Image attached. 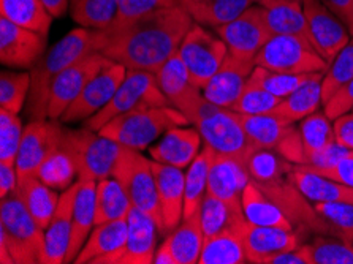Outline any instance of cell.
<instances>
[{
	"instance_id": "1",
	"label": "cell",
	"mask_w": 353,
	"mask_h": 264,
	"mask_svg": "<svg viewBox=\"0 0 353 264\" xmlns=\"http://www.w3.org/2000/svg\"><path fill=\"white\" fill-rule=\"evenodd\" d=\"M194 19L184 8L163 7L114 30L105 32L101 52L127 70L156 73L179 51Z\"/></svg>"
},
{
	"instance_id": "2",
	"label": "cell",
	"mask_w": 353,
	"mask_h": 264,
	"mask_svg": "<svg viewBox=\"0 0 353 264\" xmlns=\"http://www.w3.org/2000/svg\"><path fill=\"white\" fill-rule=\"evenodd\" d=\"M245 166L249 170L250 181L281 207L304 239L311 234L331 236L328 225L293 181L295 165L274 150L259 148L245 160Z\"/></svg>"
},
{
	"instance_id": "3",
	"label": "cell",
	"mask_w": 353,
	"mask_h": 264,
	"mask_svg": "<svg viewBox=\"0 0 353 264\" xmlns=\"http://www.w3.org/2000/svg\"><path fill=\"white\" fill-rule=\"evenodd\" d=\"M105 32L79 27L59 40L39 62L30 68V92L28 99V117L30 121L48 119L51 85L59 73L81 59L101 52Z\"/></svg>"
},
{
	"instance_id": "4",
	"label": "cell",
	"mask_w": 353,
	"mask_h": 264,
	"mask_svg": "<svg viewBox=\"0 0 353 264\" xmlns=\"http://www.w3.org/2000/svg\"><path fill=\"white\" fill-rule=\"evenodd\" d=\"M185 117L200 132L203 143L217 154L232 155L245 163L250 154L259 149L245 132L241 114L211 103L203 94L185 112Z\"/></svg>"
},
{
	"instance_id": "5",
	"label": "cell",
	"mask_w": 353,
	"mask_h": 264,
	"mask_svg": "<svg viewBox=\"0 0 353 264\" xmlns=\"http://www.w3.org/2000/svg\"><path fill=\"white\" fill-rule=\"evenodd\" d=\"M0 245L7 247L14 264L45 261V230L32 217L18 190L0 201Z\"/></svg>"
},
{
	"instance_id": "6",
	"label": "cell",
	"mask_w": 353,
	"mask_h": 264,
	"mask_svg": "<svg viewBox=\"0 0 353 264\" xmlns=\"http://www.w3.org/2000/svg\"><path fill=\"white\" fill-rule=\"evenodd\" d=\"M189 123V119L174 106H148L114 117L99 133L124 148L144 150L170 128Z\"/></svg>"
},
{
	"instance_id": "7",
	"label": "cell",
	"mask_w": 353,
	"mask_h": 264,
	"mask_svg": "<svg viewBox=\"0 0 353 264\" xmlns=\"http://www.w3.org/2000/svg\"><path fill=\"white\" fill-rule=\"evenodd\" d=\"M62 143L77 163L78 181L99 182L110 177L122 149L121 144L88 127L79 130L63 127Z\"/></svg>"
},
{
	"instance_id": "8",
	"label": "cell",
	"mask_w": 353,
	"mask_h": 264,
	"mask_svg": "<svg viewBox=\"0 0 353 264\" xmlns=\"http://www.w3.org/2000/svg\"><path fill=\"white\" fill-rule=\"evenodd\" d=\"M170 101L162 89L159 88L156 73L143 72V70H127V74L119 89L108 105L97 114L89 117L84 127L94 132H100L106 123L114 117L125 114L128 111L140 110L148 106H167Z\"/></svg>"
},
{
	"instance_id": "9",
	"label": "cell",
	"mask_w": 353,
	"mask_h": 264,
	"mask_svg": "<svg viewBox=\"0 0 353 264\" xmlns=\"http://www.w3.org/2000/svg\"><path fill=\"white\" fill-rule=\"evenodd\" d=\"M114 179L127 192L132 204L141 209L156 220L160 234L163 236L162 215H160L156 176H154L152 160H148L140 150L128 149L122 145L119 157L113 168Z\"/></svg>"
},
{
	"instance_id": "10",
	"label": "cell",
	"mask_w": 353,
	"mask_h": 264,
	"mask_svg": "<svg viewBox=\"0 0 353 264\" xmlns=\"http://www.w3.org/2000/svg\"><path fill=\"white\" fill-rule=\"evenodd\" d=\"M255 65L282 73H322L328 68L304 35H272L256 56Z\"/></svg>"
},
{
	"instance_id": "11",
	"label": "cell",
	"mask_w": 353,
	"mask_h": 264,
	"mask_svg": "<svg viewBox=\"0 0 353 264\" xmlns=\"http://www.w3.org/2000/svg\"><path fill=\"white\" fill-rule=\"evenodd\" d=\"M241 121L249 138L259 148L274 150L293 165L307 163L306 149L295 122L283 119L276 112L260 116L241 114Z\"/></svg>"
},
{
	"instance_id": "12",
	"label": "cell",
	"mask_w": 353,
	"mask_h": 264,
	"mask_svg": "<svg viewBox=\"0 0 353 264\" xmlns=\"http://www.w3.org/2000/svg\"><path fill=\"white\" fill-rule=\"evenodd\" d=\"M178 54L192 83L203 89L227 59L228 48L221 37L214 35L206 27L194 24L181 43Z\"/></svg>"
},
{
	"instance_id": "13",
	"label": "cell",
	"mask_w": 353,
	"mask_h": 264,
	"mask_svg": "<svg viewBox=\"0 0 353 264\" xmlns=\"http://www.w3.org/2000/svg\"><path fill=\"white\" fill-rule=\"evenodd\" d=\"M216 32L225 41L228 52L232 56L254 63L261 48L272 37L270 27L265 21L263 7L259 3L245 10L232 23L217 27Z\"/></svg>"
},
{
	"instance_id": "14",
	"label": "cell",
	"mask_w": 353,
	"mask_h": 264,
	"mask_svg": "<svg viewBox=\"0 0 353 264\" xmlns=\"http://www.w3.org/2000/svg\"><path fill=\"white\" fill-rule=\"evenodd\" d=\"M303 8L307 23V39L330 65L352 40L350 32L338 16L325 7L322 0H303Z\"/></svg>"
},
{
	"instance_id": "15",
	"label": "cell",
	"mask_w": 353,
	"mask_h": 264,
	"mask_svg": "<svg viewBox=\"0 0 353 264\" xmlns=\"http://www.w3.org/2000/svg\"><path fill=\"white\" fill-rule=\"evenodd\" d=\"M111 61L103 52H95L59 73L51 85L50 103H48V119L59 121L68 106L83 92L85 84L103 70Z\"/></svg>"
},
{
	"instance_id": "16",
	"label": "cell",
	"mask_w": 353,
	"mask_h": 264,
	"mask_svg": "<svg viewBox=\"0 0 353 264\" xmlns=\"http://www.w3.org/2000/svg\"><path fill=\"white\" fill-rule=\"evenodd\" d=\"M127 74V68L117 62H110L103 70L85 84L83 92L77 100L67 108L59 121L62 123H73L79 121H88L89 117L97 114L100 110L110 103L116 90L119 89Z\"/></svg>"
},
{
	"instance_id": "17",
	"label": "cell",
	"mask_w": 353,
	"mask_h": 264,
	"mask_svg": "<svg viewBox=\"0 0 353 264\" xmlns=\"http://www.w3.org/2000/svg\"><path fill=\"white\" fill-rule=\"evenodd\" d=\"M63 123L52 119L30 121L24 127L23 141L16 160L18 179L39 174L43 161L61 143Z\"/></svg>"
},
{
	"instance_id": "18",
	"label": "cell",
	"mask_w": 353,
	"mask_h": 264,
	"mask_svg": "<svg viewBox=\"0 0 353 264\" xmlns=\"http://www.w3.org/2000/svg\"><path fill=\"white\" fill-rule=\"evenodd\" d=\"M46 52V35L0 16V62L3 67L30 70Z\"/></svg>"
},
{
	"instance_id": "19",
	"label": "cell",
	"mask_w": 353,
	"mask_h": 264,
	"mask_svg": "<svg viewBox=\"0 0 353 264\" xmlns=\"http://www.w3.org/2000/svg\"><path fill=\"white\" fill-rule=\"evenodd\" d=\"M243 236L248 263L252 264H268L271 258L306 242L295 230L256 226L249 222L244 226Z\"/></svg>"
},
{
	"instance_id": "20",
	"label": "cell",
	"mask_w": 353,
	"mask_h": 264,
	"mask_svg": "<svg viewBox=\"0 0 353 264\" xmlns=\"http://www.w3.org/2000/svg\"><path fill=\"white\" fill-rule=\"evenodd\" d=\"M127 219L95 225L74 264H119L125 252Z\"/></svg>"
},
{
	"instance_id": "21",
	"label": "cell",
	"mask_w": 353,
	"mask_h": 264,
	"mask_svg": "<svg viewBox=\"0 0 353 264\" xmlns=\"http://www.w3.org/2000/svg\"><path fill=\"white\" fill-rule=\"evenodd\" d=\"M154 176L157 184L160 215L163 223V236H168L184 219L185 172L176 166L163 165L152 160Z\"/></svg>"
},
{
	"instance_id": "22",
	"label": "cell",
	"mask_w": 353,
	"mask_h": 264,
	"mask_svg": "<svg viewBox=\"0 0 353 264\" xmlns=\"http://www.w3.org/2000/svg\"><path fill=\"white\" fill-rule=\"evenodd\" d=\"M254 68V62L243 61V59L234 57L228 52L221 68L208 81L205 88L201 89V92L211 103L232 110V106L236 103L239 95L243 94Z\"/></svg>"
},
{
	"instance_id": "23",
	"label": "cell",
	"mask_w": 353,
	"mask_h": 264,
	"mask_svg": "<svg viewBox=\"0 0 353 264\" xmlns=\"http://www.w3.org/2000/svg\"><path fill=\"white\" fill-rule=\"evenodd\" d=\"M159 226L151 215L133 206L127 217L125 252L119 264H154Z\"/></svg>"
},
{
	"instance_id": "24",
	"label": "cell",
	"mask_w": 353,
	"mask_h": 264,
	"mask_svg": "<svg viewBox=\"0 0 353 264\" xmlns=\"http://www.w3.org/2000/svg\"><path fill=\"white\" fill-rule=\"evenodd\" d=\"M249 182L250 174L243 160L214 150L208 176V193L225 201L241 203V196Z\"/></svg>"
},
{
	"instance_id": "25",
	"label": "cell",
	"mask_w": 353,
	"mask_h": 264,
	"mask_svg": "<svg viewBox=\"0 0 353 264\" xmlns=\"http://www.w3.org/2000/svg\"><path fill=\"white\" fill-rule=\"evenodd\" d=\"M79 187V181L61 193L57 209L52 215L50 225L45 230L46 249L45 261L43 264H63L67 260V252L70 247L72 238V220H73V206L74 198Z\"/></svg>"
},
{
	"instance_id": "26",
	"label": "cell",
	"mask_w": 353,
	"mask_h": 264,
	"mask_svg": "<svg viewBox=\"0 0 353 264\" xmlns=\"http://www.w3.org/2000/svg\"><path fill=\"white\" fill-rule=\"evenodd\" d=\"M201 143L203 138L195 127H173L159 139L156 145L149 149V155L159 163L184 170L189 168V165L200 154Z\"/></svg>"
},
{
	"instance_id": "27",
	"label": "cell",
	"mask_w": 353,
	"mask_h": 264,
	"mask_svg": "<svg viewBox=\"0 0 353 264\" xmlns=\"http://www.w3.org/2000/svg\"><path fill=\"white\" fill-rule=\"evenodd\" d=\"M156 79L170 105L179 110L184 116L203 94L201 89L192 83L190 74L178 52L157 70Z\"/></svg>"
},
{
	"instance_id": "28",
	"label": "cell",
	"mask_w": 353,
	"mask_h": 264,
	"mask_svg": "<svg viewBox=\"0 0 353 264\" xmlns=\"http://www.w3.org/2000/svg\"><path fill=\"white\" fill-rule=\"evenodd\" d=\"M95 193H97V182L79 181L73 206L70 247H68L65 263L74 261L95 228Z\"/></svg>"
},
{
	"instance_id": "29",
	"label": "cell",
	"mask_w": 353,
	"mask_h": 264,
	"mask_svg": "<svg viewBox=\"0 0 353 264\" xmlns=\"http://www.w3.org/2000/svg\"><path fill=\"white\" fill-rule=\"evenodd\" d=\"M293 181L309 201L314 203H353V188L319 174L307 165L293 166Z\"/></svg>"
},
{
	"instance_id": "30",
	"label": "cell",
	"mask_w": 353,
	"mask_h": 264,
	"mask_svg": "<svg viewBox=\"0 0 353 264\" xmlns=\"http://www.w3.org/2000/svg\"><path fill=\"white\" fill-rule=\"evenodd\" d=\"M255 3L256 0H187L184 10L195 24L217 29L232 23Z\"/></svg>"
},
{
	"instance_id": "31",
	"label": "cell",
	"mask_w": 353,
	"mask_h": 264,
	"mask_svg": "<svg viewBox=\"0 0 353 264\" xmlns=\"http://www.w3.org/2000/svg\"><path fill=\"white\" fill-rule=\"evenodd\" d=\"M248 223V222H245ZM244 225L230 228L205 238L198 264H244L248 263L244 249Z\"/></svg>"
},
{
	"instance_id": "32",
	"label": "cell",
	"mask_w": 353,
	"mask_h": 264,
	"mask_svg": "<svg viewBox=\"0 0 353 264\" xmlns=\"http://www.w3.org/2000/svg\"><path fill=\"white\" fill-rule=\"evenodd\" d=\"M18 193L35 222L46 230L61 199L59 192L46 185L39 176H28L18 179Z\"/></svg>"
},
{
	"instance_id": "33",
	"label": "cell",
	"mask_w": 353,
	"mask_h": 264,
	"mask_svg": "<svg viewBox=\"0 0 353 264\" xmlns=\"http://www.w3.org/2000/svg\"><path fill=\"white\" fill-rule=\"evenodd\" d=\"M241 204H243L244 217L250 225L295 230V226L290 222V219H288L287 215L281 211V207L277 206L274 201H271V199L266 196L252 181H250L248 187L244 188L243 196H241Z\"/></svg>"
},
{
	"instance_id": "34",
	"label": "cell",
	"mask_w": 353,
	"mask_h": 264,
	"mask_svg": "<svg viewBox=\"0 0 353 264\" xmlns=\"http://www.w3.org/2000/svg\"><path fill=\"white\" fill-rule=\"evenodd\" d=\"M200 220L205 238H210L230 228H238L248 220L244 217L243 204L232 203L206 193L200 206Z\"/></svg>"
},
{
	"instance_id": "35",
	"label": "cell",
	"mask_w": 353,
	"mask_h": 264,
	"mask_svg": "<svg viewBox=\"0 0 353 264\" xmlns=\"http://www.w3.org/2000/svg\"><path fill=\"white\" fill-rule=\"evenodd\" d=\"M322 73H314L301 88L296 89L295 92L290 94L285 99H282L281 105L276 108L274 112L279 114L283 119L290 122H299L304 117L314 114L319 111L320 106H323L322 99Z\"/></svg>"
},
{
	"instance_id": "36",
	"label": "cell",
	"mask_w": 353,
	"mask_h": 264,
	"mask_svg": "<svg viewBox=\"0 0 353 264\" xmlns=\"http://www.w3.org/2000/svg\"><path fill=\"white\" fill-rule=\"evenodd\" d=\"M165 242L170 245L176 264H198L203 244H205L200 211L189 219H184L179 226H176L165 238Z\"/></svg>"
},
{
	"instance_id": "37",
	"label": "cell",
	"mask_w": 353,
	"mask_h": 264,
	"mask_svg": "<svg viewBox=\"0 0 353 264\" xmlns=\"http://www.w3.org/2000/svg\"><path fill=\"white\" fill-rule=\"evenodd\" d=\"M133 204L127 192L113 176L97 182L95 193V225L127 219Z\"/></svg>"
},
{
	"instance_id": "38",
	"label": "cell",
	"mask_w": 353,
	"mask_h": 264,
	"mask_svg": "<svg viewBox=\"0 0 353 264\" xmlns=\"http://www.w3.org/2000/svg\"><path fill=\"white\" fill-rule=\"evenodd\" d=\"M263 14L272 35L307 37L306 14L299 0H277L263 7Z\"/></svg>"
},
{
	"instance_id": "39",
	"label": "cell",
	"mask_w": 353,
	"mask_h": 264,
	"mask_svg": "<svg viewBox=\"0 0 353 264\" xmlns=\"http://www.w3.org/2000/svg\"><path fill=\"white\" fill-rule=\"evenodd\" d=\"M214 150L210 145L200 150L195 160L192 161L185 172V193H184V219L200 211V206L208 193V176ZM183 219V220H184Z\"/></svg>"
},
{
	"instance_id": "40",
	"label": "cell",
	"mask_w": 353,
	"mask_h": 264,
	"mask_svg": "<svg viewBox=\"0 0 353 264\" xmlns=\"http://www.w3.org/2000/svg\"><path fill=\"white\" fill-rule=\"evenodd\" d=\"M0 16L46 37L52 24V14L41 0H0Z\"/></svg>"
},
{
	"instance_id": "41",
	"label": "cell",
	"mask_w": 353,
	"mask_h": 264,
	"mask_svg": "<svg viewBox=\"0 0 353 264\" xmlns=\"http://www.w3.org/2000/svg\"><path fill=\"white\" fill-rule=\"evenodd\" d=\"M37 176L46 185H50L51 188H54V190L61 193L68 190L78 181L77 163H74L68 149L63 145L62 139L57 148L43 161Z\"/></svg>"
},
{
	"instance_id": "42",
	"label": "cell",
	"mask_w": 353,
	"mask_h": 264,
	"mask_svg": "<svg viewBox=\"0 0 353 264\" xmlns=\"http://www.w3.org/2000/svg\"><path fill=\"white\" fill-rule=\"evenodd\" d=\"M117 14V0H70V16L88 29L106 30Z\"/></svg>"
},
{
	"instance_id": "43",
	"label": "cell",
	"mask_w": 353,
	"mask_h": 264,
	"mask_svg": "<svg viewBox=\"0 0 353 264\" xmlns=\"http://www.w3.org/2000/svg\"><path fill=\"white\" fill-rule=\"evenodd\" d=\"M298 128L307 154V163L315 155L323 152L326 148L336 143L333 121L326 116L325 111H317L311 116L304 117L303 121H299Z\"/></svg>"
},
{
	"instance_id": "44",
	"label": "cell",
	"mask_w": 353,
	"mask_h": 264,
	"mask_svg": "<svg viewBox=\"0 0 353 264\" xmlns=\"http://www.w3.org/2000/svg\"><path fill=\"white\" fill-rule=\"evenodd\" d=\"M30 92V72L0 73V110L19 114Z\"/></svg>"
},
{
	"instance_id": "45",
	"label": "cell",
	"mask_w": 353,
	"mask_h": 264,
	"mask_svg": "<svg viewBox=\"0 0 353 264\" xmlns=\"http://www.w3.org/2000/svg\"><path fill=\"white\" fill-rule=\"evenodd\" d=\"M353 78V37L347 43V46L342 50L334 61L330 63L328 68L323 74L322 79V99L323 105L326 101L333 99V97L349 84Z\"/></svg>"
},
{
	"instance_id": "46",
	"label": "cell",
	"mask_w": 353,
	"mask_h": 264,
	"mask_svg": "<svg viewBox=\"0 0 353 264\" xmlns=\"http://www.w3.org/2000/svg\"><path fill=\"white\" fill-rule=\"evenodd\" d=\"M281 97L272 95L268 90L261 88L254 79L248 81L243 94L239 95L236 103L232 106V111L243 116H260L274 112L277 106L281 105Z\"/></svg>"
},
{
	"instance_id": "47",
	"label": "cell",
	"mask_w": 353,
	"mask_h": 264,
	"mask_svg": "<svg viewBox=\"0 0 353 264\" xmlns=\"http://www.w3.org/2000/svg\"><path fill=\"white\" fill-rule=\"evenodd\" d=\"M314 264H353V244L330 234H314L309 242Z\"/></svg>"
},
{
	"instance_id": "48",
	"label": "cell",
	"mask_w": 353,
	"mask_h": 264,
	"mask_svg": "<svg viewBox=\"0 0 353 264\" xmlns=\"http://www.w3.org/2000/svg\"><path fill=\"white\" fill-rule=\"evenodd\" d=\"M314 73H282L272 72V70L256 67L254 68L250 79H254L256 84L268 90L272 95L285 99L290 94L295 92L296 89L306 83Z\"/></svg>"
},
{
	"instance_id": "49",
	"label": "cell",
	"mask_w": 353,
	"mask_h": 264,
	"mask_svg": "<svg viewBox=\"0 0 353 264\" xmlns=\"http://www.w3.org/2000/svg\"><path fill=\"white\" fill-rule=\"evenodd\" d=\"M331 236L353 244V203H314Z\"/></svg>"
},
{
	"instance_id": "50",
	"label": "cell",
	"mask_w": 353,
	"mask_h": 264,
	"mask_svg": "<svg viewBox=\"0 0 353 264\" xmlns=\"http://www.w3.org/2000/svg\"><path fill=\"white\" fill-rule=\"evenodd\" d=\"M24 127L19 114L0 110V165L16 166Z\"/></svg>"
},
{
	"instance_id": "51",
	"label": "cell",
	"mask_w": 353,
	"mask_h": 264,
	"mask_svg": "<svg viewBox=\"0 0 353 264\" xmlns=\"http://www.w3.org/2000/svg\"><path fill=\"white\" fill-rule=\"evenodd\" d=\"M163 7H174L171 0H117V14L106 30H114L141 16Z\"/></svg>"
},
{
	"instance_id": "52",
	"label": "cell",
	"mask_w": 353,
	"mask_h": 264,
	"mask_svg": "<svg viewBox=\"0 0 353 264\" xmlns=\"http://www.w3.org/2000/svg\"><path fill=\"white\" fill-rule=\"evenodd\" d=\"M309 168H311V166H309ZM314 171L353 188V150H347V152L342 155L338 161H334L333 165Z\"/></svg>"
},
{
	"instance_id": "53",
	"label": "cell",
	"mask_w": 353,
	"mask_h": 264,
	"mask_svg": "<svg viewBox=\"0 0 353 264\" xmlns=\"http://www.w3.org/2000/svg\"><path fill=\"white\" fill-rule=\"evenodd\" d=\"M353 108V78L349 84H345L338 94H336L333 99L326 101L323 105V110L326 116L330 117L331 121H334L336 117L341 114H345V112L352 111Z\"/></svg>"
},
{
	"instance_id": "54",
	"label": "cell",
	"mask_w": 353,
	"mask_h": 264,
	"mask_svg": "<svg viewBox=\"0 0 353 264\" xmlns=\"http://www.w3.org/2000/svg\"><path fill=\"white\" fill-rule=\"evenodd\" d=\"M334 139L342 148L353 150V111L341 114L333 121Z\"/></svg>"
},
{
	"instance_id": "55",
	"label": "cell",
	"mask_w": 353,
	"mask_h": 264,
	"mask_svg": "<svg viewBox=\"0 0 353 264\" xmlns=\"http://www.w3.org/2000/svg\"><path fill=\"white\" fill-rule=\"evenodd\" d=\"M268 264H314L312 255H311V247L307 242L295 247V249L287 250L271 258Z\"/></svg>"
},
{
	"instance_id": "56",
	"label": "cell",
	"mask_w": 353,
	"mask_h": 264,
	"mask_svg": "<svg viewBox=\"0 0 353 264\" xmlns=\"http://www.w3.org/2000/svg\"><path fill=\"white\" fill-rule=\"evenodd\" d=\"M322 3L338 16L353 37V0H322Z\"/></svg>"
},
{
	"instance_id": "57",
	"label": "cell",
	"mask_w": 353,
	"mask_h": 264,
	"mask_svg": "<svg viewBox=\"0 0 353 264\" xmlns=\"http://www.w3.org/2000/svg\"><path fill=\"white\" fill-rule=\"evenodd\" d=\"M18 190V171L16 166L0 165V198Z\"/></svg>"
},
{
	"instance_id": "58",
	"label": "cell",
	"mask_w": 353,
	"mask_h": 264,
	"mask_svg": "<svg viewBox=\"0 0 353 264\" xmlns=\"http://www.w3.org/2000/svg\"><path fill=\"white\" fill-rule=\"evenodd\" d=\"M52 18H62L70 10V0H41Z\"/></svg>"
},
{
	"instance_id": "59",
	"label": "cell",
	"mask_w": 353,
	"mask_h": 264,
	"mask_svg": "<svg viewBox=\"0 0 353 264\" xmlns=\"http://www.w3.org/2000/svg\"><path fill=\"white\" fill-rule=\"evenodd\" d=\"M154 264H176V260H174L173 253H171L170 245L165 241L162 242V245L157 249L156 258H154Z\"/></svg>"
},
{
	"instance_id": "60",
	"label": "cell",
	"mask_w": 353,
	"mask_h": 264,
	"mask_svg": "<svg viewBox=\"0 0 353 264\" xmlns=\"http://www.w3.org/2000/svg\"><path fill=\"white\" fill-rule=\"evenodd\" d=\"M274 2H277V0H256V3L261 5V7H266V5H271Z\"/></svg>"
},
{
	"instance_id": "61",
	"label": "cell",
	"mask_w": 353,
	"mask_h": 264,
	"mask_svg": "<svg viewBox=\"0 0 353 264\" xmlns=\"http://www.w3.org/2000/svg\"><path fill=\"white\" fill-rule=\"evenodd\" d=\"M171 2H173V5H174V7L184 8V5H185V2H187V0H171Z\"/></svg>"
},
{
	"instance_id": "62",
	"label": "cell",
	"mask_w": 353,
	"mask_h": 264,
	"mask_svg": "<svg viewBox=\"0 0 353 264\" xmlns=\"http://www.w3.org/2000/svg\"><path fill=\"white\" fill-rule=\"evenodd\" d=\"M299 2H303V0H299Z\"/></svg>"
},
{
	"instance_id": "63",
	"label": "cell",
	"mask_w": 353,
	"mask_h": 264,
	"mask_svg": "<svg viewBox=\"0 0 353 264\" xmlns=\"http://www.w3.org/2000/svg\"><path fill=\"white\" fill-rule=\"evenodd\" d=\"M352 111H353V108H352Z\"/></svg>"
}]
</instances>
